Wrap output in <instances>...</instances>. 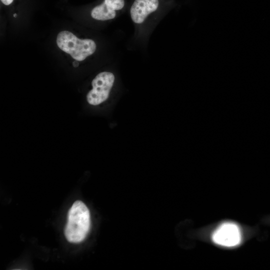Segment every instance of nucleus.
Returning a JSON list of instances; mask_svg holds the SVG:
<instances>
[{
	"label": "nucleus",
	"mask_w": 270,
	"mask_h": 270,
	"mask_svg": "<svg viewBox=\"0 0 270 270\" xmlns=\"http://www.w3.org/2000/svg\"><path fill=\"white\" fill-rule=\"evenodd\" d=\"M115 80L110 72H103L98 74L92 82V89L86 94V100L92 106L104 102L109 98Z\"/></svg>",
	"instance_id": "nucleus-3"
},
{
	"label": "nucleus",
	"mask_w": 270,
	"mask_h": 270,
	"mask_svg": "<svg viewBox=\"0 0 270 270\" xmlns=\"http://www.w3.org/2000/svg\"><path fill=\"white\" fill-rule=\"evenodd\" d=\"M158 4V0H135L130 9L132 21L142 23L150 14L157 10Z\"/></svg>",
	"instance_id": "nucleus-5"
},
{
	"label": "nucleus",
	"mask_w": 270,
	"mask_h": 270,
	"mask_svg": "<svg viewBox=\"0 0 270 270\" xmlns=\"http://www.w3.org/2000/svg\"><path fill=\"white\" fill-rule=\"evenodd\" d=\"M56 44L60 50L78 61L84 60L94 54L96 50V44L93 40L80 39L67 30L62 31L58 34Z\"/></svg>",
	"instance_id": "nucleus-2"
},
{
	"label": "nucleus",
	"mask_w": 270,
	"mask_h": 270,
	"mask_svg": "<svg viewBox=\"0 0 270 270\" xmlns=\"http://www.w3.org/2000/svg\"><path fill=\"white\" fill-rule=\"evenodd\" d=\"M14 16L16 17V14H14Z\"/></svg>",
	"instance_id": "nucleus-9"
},
{
	"label": "nucleus",
	"mask_w": 270,
	"mask_h": 270,
	"mask_svg": "<svg viewBox=\"0 0 270 270\" xmlns=\"http://www.w3.org/2000/svg\"><path fill=\"white\" fill-rule=\"evenodd\" d=\"M79 64L78 62V60H76V61H74L73 62H72V65L75 68H76L78 66Z\"/></svg>",
	"instance_id": "nucleus-8"
},
{
	"label": "nucleus",
	"mask_w": 270,
	"mask_h": 270,
	"mask_svg": "<svg viewBox=\"0 0 270 270\" xmlns=\"http://www.w3.org/2000/svg\"><path fill=\"white\" fill-rule=\"evenodd\" d=\"M5 5L8 6L12 3L14 0H0Z\"/></svg>",
	"instance_id": "nucleus-7"
},
{
	"label": "nucleus",
	"mask_w": 270,
	"mask_h": 270,
	"mask_svg": "<svg viewBox=\"0 0 270 270\" xmlns=\"http://www.w3.org/2000/svg\"><path fill=\"white\" fill-rule=\"evenodd\" d=\"M90 226V211L82 202L74 203L68 214L64 230L67 240L73 243L82 242L88 234Z\"/></svg>",
	"instance_id": "nucleus-1"
},
{
	"label": "nucleus",
	"mask_w": 270,
	"mask_h": 270,
	"mask_svg": "<svg viewBox=\"0 0 270 270\" xmlns=\"http://www.w3.org/2000/svg\"><path fill=\"white\" fill-rule=\"evenodd\" d=\"M124 6V0H104L102 4L92 9L91 16L100 20L112 19L116 16V10L122 9Z\"/></svg>",
	"instance_id": "nucleus-6"
},
{
	"label": "nucleus",
	"mask_w": 270,
	"mask_h": 270,
	"mask_svg": "<svg viewBox=\"0 0 270 270\" xmlns=\"http://www.w3.org/2000/svg\"><path fill=\"white\" fill-rule=\"evenodd\" d=\"M242 232L236 223L227 222L218 226L212 234V240L216 244L226 248H233L242 240Z\"/></svg>",
	"instance_id": "nucleus-4"
}]
</instances>
